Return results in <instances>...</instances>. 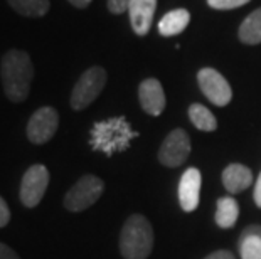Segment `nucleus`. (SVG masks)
Here are the masks:
<instances>
[{
    "instance_id": "obj_1",
    "label": "nucleus",
    "mask_w": 261,
    "mask_h": 259,
    "mask_svg": "<svg viewBox=\"0 0 261 259\" xmlns=\"http://www.w3.org/2000/svg\"><path fill=\"white\" fill-rule=\"evenodd\" d=\"M0 76H2L5 96L12 103L25 101L31 93L32 78H34V66L29 54L10 49L2 57Z\"/></svg>"
},
{
    "instance_id": "obj_2",
    "label": "nucleus",
    "mask_w": 261,
    "mask_h": 259,
    "mask_svg": "<svg viewBox=\"0 0 261 259\" xmlns=\"http://www.w3.org/2000/svg\"><path fill=\"white\" fill-rule=\"evenodd\" d=\"M153 249V229L142 214L125 220L120 233V252L125 259H147Z\"/></svg>"
},
{
    "instance_id": "obj_3",
    "label": "nucleus",
    "mask_w": 261,
    "mask_h": 259,
    "mask_svg": "<svg viewBox=\"0 0 261 259\" xmlns=\"http://www.w3.org/2000/svg\"><path fill=\"white\" fill-rule=\"evenodd\" d=\"M135 136V131L130 128L125 118H112L99 121L91 130V147L107 155L125 150L130 140Z\"/></svg>"
},
{
    "instance_id": "obj_4",
    "label": "nucleus",
    "mask_w": 261,
    "mask_h": 259,
    "mask_svg": "<svg viewBox=\"0 0 261 259\" xmlns=\"http://www.w3.org/2000/svg\"><path fill=\"white\" fill-rule=\"evenodd\" d=\"M105 84H107V71L103 68L93 66V68L86 69L80 76L73 88V93H71V108L76 111L88 108L99 96Z\"/></svg>"
},
{
    "instance_id": "obj_5",
    "label": "nucleus",
    "mask_w": 261,
    "mask_h": 259,
    "mask_svg": "<svg viewBox=\"0 0 261 259\" xmlns=\"http://www.w3.org/2000/svg\"><path fill=\"white\" fill-rule=\"evenodd\" d=\"M105 190L103 180L96 175H85L64 195V207L69 212H83L90 209L101 197Z\"/></svg>"
},
{
    "instance_id": "obj_6",
    "label": "nucleus",
    "mask_w": 261,
    "mask_h": 259,
    "mask_svg": "<svg viewBox=\"0 0 261 259\" xmlns=\"http://www.w3.org/2000/svg\"><path fill=\"white\" fill-rule=\"evenodd\" d=\"M47 185H49V170L41 163L31 165L25 170L24 177H22L20 189H19L22 206L29 209L37 207L39 202L42 200L44 194H46Z\"/></svg>"
},
{
    "instance_id": "obj_7",
    "label": "nucleus",
    "mask_w": 261,
    "mask_h": 259,
    "mask_svg": "<svg viewBox=\"0 0 261 259\" xmlns=\"http://www.w3.org/2000/svg\"><path fill=\"white\" fill-rule=\"evenodd\" d=\"M59 114L53 106H42L32 114L27 123V138L36 145H44L56 135Z\"/></svg>"
},
{
    "instance_id": "obj_8",
    "label": "nucleus",
    "mask_w": 261,
    "mask_h": 259,
    "mask_svg": "<svg viewBox=\"0 0 261 259\" xmlns=\"http://www.w3.org/2000/svg\"><path fill=\"white\" fill-rule=\"evenodd\" d=\"M191 155V138L184 130L170 131L159 150V160L165 167H179Z\"/></svg>"
},
{
    "instance_id": "obj_9",
    "label": "nucleus",
    "mask_w": 261,
    "mask_h": 259,
    "mask_svg": "<svg viewBox=\"0 0 261 259\" xmlns=\"http://www.w3.org/2000/svg\"><path fill=\"white\" fill-rule=\"evenodd\" d=\"M197 81H199V88H201V91L204 93V96L213 104H216V106H226V104L231 101L232 91H231L229 82H227L224 79V76L218 73L216 69H211V68L201 69L197 74Z\"/></svg>"
},
{
    "instance_id": "obj_10",
    "label": "nucleus",
    "mask_w": 261,
    "mask_h": 259,
    "mask_svg": "<svg viewBox=\"0 0 261 259\" xmlns=\"http://www.w3.org/2000/svg\"><path fill=\"white\" fill-rule=\"evenodd\" d=\"M201 172L197 168H187L180 177L179 184V202L186 212L196 211L201 197Z\"/></svg>"
},
{
    "instance_id": "obj_11",
    "label": "nucleus",
    "mask_w": 261,
    "mask_h": 259,
    "mask_svg": "<svg viewBox=\"0 0 261 259\" xmlns=\"http://www.w3.org/2000/svg\"><path fill=\"white\" fill-rule=\"evenodd\" d=\"M138 98H140V104L145 113L152 114V117H159L164 111L165 93L159 79L150 78L143 81L138 88Z\"/></svg>"
},
{
    "instance_id": "obj_12",
    "label": "nucleus",
    "mask_w": 261,
    "mask_h": 259,
    "mask_svg": "<svg viewBox=\"0 0 261 259\" xmlns=\"http://www.w3.org/2000/svg\"><path fill=\"white\" fill-rule=\"evenodd\" d=\"M155 9H157V0H132L128 14L135 34L138 36L148 34L150 27H152Z\"/></svg>"
},
{
    "instance_id": "obj_13",
    "label": "nucleus",
    "mask_w": 261,
    "mask_h": 259,
    "mask_svg": "<svg viewBox=\"0 0 261 259\" xmlns=\"http://www.w3.org/2000/svg\"><path fill=\"white\" fill-rule=\"evenodd\" d=\"M223 184L227 192L238 194V192L246 190L253 184V174L241 163H231L223 172Z\"/></svg>"
},
{
    "instance_id": "obj_14",
    "label": "nucleus",
    "mask_w": 261,
    "mask_h": 259,
    "mask_svg": "<svg viewBox=\"0 0 261 259\" xmlns=\"http://www.w3.org/2000/svg\"><path fill=\"white\" fill-rule=\"evenodd\" d=\"M241 259H261V225H248L240 236Z\"/></svg>"
},
{
    "instance_id": "obj_15",
    "label": "nucleus",
    "mask_w": 261,
    "mask_h": 259,
    "mask_svg": "<svg viewBox=\"0 0 261 259\" xmlns=\"http://www.w3.org/2000/svg\"><path fill=\"white\" fill-rule=\"evenodd\" d=\"M189 20H191V14H189L186 9L170 10V12H167L160 19L159 32L165 37L177 36L186 31V27L189 25Z\"/></svg>"
},
{
    "instance_id": "obj_16",
    "label": "nucleus",
    "mask_w": 261,
    "mask_h": 259,
    "mask_svg": "<svg viewBox=\"0 0 261 259\" xmlns=\"http://www.w3.org/2000/svg\"><path fill=\"white\" fill-rule=\"evenodd\" d=\"M240 216V206L232 197H221L216 207V224L223 229H229L236 224Z\"/></svg>"
},
{
    "instance_id": "obj_17",
    "label": "nucleus",
    "mask_w": 261,
    "mask_h": 259,
    "mask_svg": "<svg viewBox=\"0 0 261 259\" xmlns=\"http://www.w3.org/2000/svg\"><path fill=\"white\" fill-rule=\"evenodd\" d=\"M240 39L249 46L261 44V9L254 10L251 15L244 19L240 27Z\"/></svg>"
},
{
    "instance_id": "obj_18",
    "label": "nucleus",
    "mask_w": 261,
    "mask_h": 259,
    "mask_svg": "<svg viewBox=\"0 0 261 259\" xmlns=\"http://www.w3.org/2000/svg\"><path fill=\"white\" fill-rule=\"evenodd\" d=\"M15 12L25 17H42L49 10V0H7Z\"/></svg>"
},
{
    "instance_id": "obj_19",
    "label": "nucleus",
    "mask_w": 261,
    "mask_h": 259,
    "mask_svg": "<svg viewBox=\"0 0 261 259\" xmlns=\"http://www.w3.org/2000/svg\"><path fill=\"white\" fill-rule=\"evenodd\" d=\"M189 118H191L192 125L196 128L202 131H214L218 128V120H216V117L207 108L199 103L191 104V108H189Z\"/></svg>"
},
{
    "instance_id": "obj_20",
    "label": "nucleus",
    "mask_w": 261,
    "mask_h": 259,
    "mask_svg": "<svg viewBox=\"0 0 261 259\" xmlns=\"http://www.w3.org/2000/svg\"><path fill=\"white\" fill-rule=\"evenodd\" d=\"M249 0H207V4L213 9L218 10H229V9H236L241 7V5L248 4Z\"/></svg>"
},
{
    "instance_id": "obj_21",
    "label": "nucleus",
    "mask_w": 261,
    "mask_h": 259,
    "mask_svg": "<svg viewBox=\"0 0 261 259\" xmlns=\"http://www.w3.org/2000/svg\"><path fill=\"white\" fill-rule=\"evenodd\" d=\"M132 0H108V9L112 14H123V12H128V7H130Z\"/></svg>"
},
{
    "instance_id": "obj_22",
    "label": "nucleus",
    "mask_w": 261,
    "mask_h": 259,
    "mask_svg": "<svg viewBox=\"0 0 261 259\" xmlns=\"http://www.w3.org/2000/svg\"><path fill=\"white\" fill-rule=\"evenodd\" d=\"M10 217H12V214H10V209L7 206V202L0 197V229L5 227V225L10 222Z\"/></svg>"
},
{
    "instance_id": "obj_23",
    "label": "nucleus",
    "mask_w": 261,
    "mask_h": 259,
    "mask_svg": "<svg viewBox=\"0 0 261 259\" xmlns=\"http://www.w3.org/2000/svg\"><path fill=\"white\" fill-rule=\"evenodd\" d=\"M0 259H20V256L10 246L0 242Z\"/></svg>"
},
{
    "instance_id": "obj_24",
    "label": "nucleus",
    "mask_w": 261,
    "mask_h": 259,
    "mask_svg": "<svg viewBox=\"0 0 261 259\" xmlns=\"http://www.w3.org/2000/svg\"><path fill=\"white\" fill-rule=\"evenodd\" d=\"M204 259H234L231 251H226V249H221V251H216L213 254L205 256Z\"/></svg>"
},
{
    "instance_id": "obj_25",
    "label": "nucleus",
    "mask_w": 261,
    "mask_h": 259,
    "mask_svg": "<svg viewBox=\"0 0 261 259\" xmlns=\"http://www.w3.org/2000/svg\"><path fill=\"white\" fill-rule=\"evenodd\" d=\"M253 197H254V204H256V206L261 209V174H259V177L256 179V184H254Z\"/></svg>"
},
{
    "instance_id": "obj_26",
    "label": "nucleus",
    "mask_w": 261,
    "mask_h": 259,
    "mask_svg": "<svg viewBox=\"0 0 261 259\" xmlns=\"http://www.w3.org/2000/svg\"><path fill=\"white\" fill-rule=\"evenodd\" d=\"M69 4H73L74 7H77V9H85V7H88V5L91 4V0H68Z\"/></svg>"
}]
</instances>
